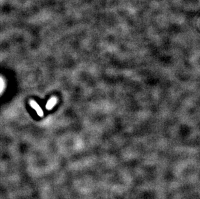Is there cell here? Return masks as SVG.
<instances>
[{"label":"cell","mask_w":200,"mask_h":199,"mask_svg":"<svg viewBox=\"0 0 200 199\" xmlns=\"http://www.w3.org/2000/svg\"><path fill=\"white\" fill-rule=\"evenodd\" d=\"M30 105H31V106L37 111V114L38 115V116H41V117H42L44 116V112H43V111L42 109V108H41L40 107V105L38 104V103L36 102V101H34V100H31L30 101Z\"/></svg>","instance_id":"6da1fadb"},{"label":"cell","mask_w":200,"mask_h":199,"mask_svg":"<svg viewBox=\"0 0 200 199\" xmlns=\"http://www.w3.org/2000/svg\"><path fill=\"white\" fill-rule=\"evenodd\" d=\"M57 102V98L55 97L51 98L49 100L47 103L46 105V108L48 110H51L52 107H53Z\"/></svg>","instance_id":"7a4b0ae2"}]
</instances>
